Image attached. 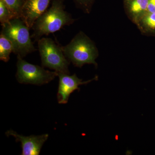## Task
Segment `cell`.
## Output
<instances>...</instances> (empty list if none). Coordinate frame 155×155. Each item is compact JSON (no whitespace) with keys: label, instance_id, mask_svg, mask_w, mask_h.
<instances>
[{"label":"cell","instance_id":"cell-10","mask_svg":"<svg viewBox=\"0 0 155 155\" xmlns=\"http://www.w3.org/2000/svg\"><path fill=\"white\" fill-rule=\"evenodd\" d=\"M16 18H21V12L25 0H2Z\"/></svg>","mask_w":155,"mask_h":155},{"label":"cell","instance_id":"cell-3","mask_svg":"<svg viewBox=\"0 0 155 155\" xmlns=\"http://www.w3.org/2000/svg\"><path fill=\"white\" fill-rule=\"evenodd\" d=\"M1 34L11 42L13 52L23 58L35 51L28 26L20 18H15L2 25Z\"/></svg>","mask_w":155,"mask_h":155},{"label":"cell","instance_id":"cell-2","mask_svg":"<svg viewBox=\"0 0 155 155\" xmlns=\"http://www.w3.org/2000/svg\"><path fill=\"white\" fill-rule=\"evenodd\" d=\"M67 60L75 67L81 68L85 64H97L95 61L98 56L94 43L83 32H79L68 44L62 46Z\"/></svg>","mask_w":155,"mask_h":155},{"label":"cell","instance_id":"cell-14","mask_svg":"<svg viewBox=\"0 0 155 155\" xmlns=\"http://www.w3.org/2000/svg\"><path fill=\"white\" fill-rule=\"evenodd\" d=\"M143 22L148 28L155 30V13H148L143 18Z\"/></svg>","mask_w":155,"mask_h":155},{"label":"cell","instance_id":"cell-5","mask_svg":"<svg viewBox=\"0 0 155 155\" xmlns=\"http://www.w3.org/2000/svg\"><path fill=\"white\" fill-rule=\"evenodd\" d=\"M16 77L19 83L41 85L51 82L57 76L56 71L45 70L43 67L34 65L17 55Z\"/></svg>","mask_w":155,"mask_h":155},{"label":"cell","instance_id":"cell-8","mask_svg":"<svg viewBox=\"0 0 155 155\" xmlns=\"http://www.w3.org/2000/svg\"><path fill=\"white\" fill-rule=\"evenodd\" d=\"M52 0H25L21 19L31 29L35 22L46 11Z\"/></svg>","mask_w":155,"mask_h":155},{"label":"cell","instance_id":"cell-1","mask_svg":"<svg viewBox=\"0 0 155 155\" xmlns=\"http://www.w3.org/2000/svg\"><path fill=\"white\" fill-rule=\"evenodd\" d=\"M64 0H52L51 7L35 22L31 38L38 42L43 35H48L61 30L64 26L73 24L76 19L65 10Z\"/></svg>","mask_w":155,"mask_h":155},{"label":"cell","instance_id":"cell-6","mask_svg":"<svg viewBox=\"0 0 155 155\" xmlns=\"http://www.w3.org/2000/svg\"><path fill=\"white\" fill-rule=\"evenodd\" d=\"M58 76L59 83L57 98L58 102L60 104H67L70 94L75 90H80V85L87 84L93 81L98 80V77L96 76L91 80L83 81L75 74L70 75L65 73H59Z\"/></svg>","mask_w":155,"mask_h":155},{"label":"cell","instance_id":"cell-13","mask_svg":"<svg viewBox=\"0 0 155 155\" xmlns=\"http://www.w3.org/2000/svg\"><path fill=\"white\" fill-rule=\"evenodd\" d=\"M75 5L84 12L89 13L91 11L92 5L94 0H73Z\"/></svg>","mask_w":155,"mask_h":155},{"label":"cell","instance_id":"cell-15","mask_svg":"<svg viewBox=\"0 0 155 155\" xmlns=\"http://www.w3.org/2000/svg\"><path fill=\"white\" fill-rule=\"evenodd\" d=\"M147 11L148 13H155V0H149Z\"/></svg>","mask_w":155,"mask_h":155},{"label":"cell","instance_id":"cell-11","mask_svg":"<svg viewBox=\"0 0 155 155\" xmlns=\"http://www.w3.org/2000/svg\"><path fill=\"white\" fill-rule=\"evenodd\" d=\"M149 0H133L130 5V11L134 15H139L147 11Z\"/></svg>","mask_w":155,"mask_h":155},{"label":"cell","instance_id":"cell-7","mask_svg":"<svg viewBox=\"0 0 155 155\" xmlns=\"http://www.w3.org/2000/svg\"><path fill=\"white\" fill-rule=\"evenodd\" d=\"M8 137L13 136L16 142H20L22 148V155H38L49 135L47 134L41 135L25 136L18 134L13 130H8L6 132Z\"/></svg>","mask_w":155,"mask_h":155},{"label":"cell","instance_id":"cell-4","mask_svg":"<svg viewBox=\"0 0 155 155\" xmlns=\"http://www.w3.org/2000/svg\"><path fill=\"white\" fill-rule=\"evenodd\" d=\"M42 66L59 73L69 74V61L65 57L62 46L49 38H41L38 41Z\"/></svg>","mask_w":155,"mask_h":155},{"label":"cell","instance_id":"cell-12","mask_svg":"<svg viewBox=\"0 0 155 155\" xmlns=\"http://www.w3.org/2000/svg\"><path fill=\"white\" fill-rule=\"evenodd\" d=\"M15 16L2 0H0V22L1 25L15 18Z\"/></svg>","mask_w":155,"mask_h":155},{"label":"cell","instance_id":"cell-9","mask_svg":"<svg viewBox=\"0 0 155 155\" xmlns=\"http://www.w3.org/2000/svg\"><path fill=\"white\" fill-rule=\"evenodd\" d=\"M13 52V47L11 42L7 38L0 35V60L5 62L10 60V56Z\"/></svg>","mask_w":155,"mask_h":155}]
</instances>
